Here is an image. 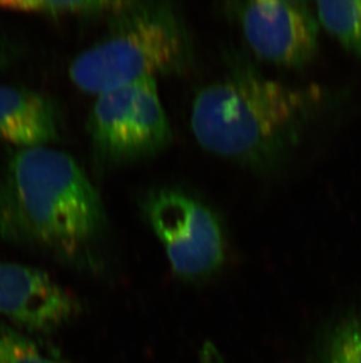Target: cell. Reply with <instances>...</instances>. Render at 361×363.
I'll return each mask as SVG.
<instances>
[{
	"instance_id": "277c9868",
	"label": "cell",
	"mask_w": 361,
	"mask_h": 363,
	"mask_svg": "<svg viewBox=\"0 0 361 363\" xmlns=\"http://www.w3.org/2000/svg\"><path fill=\"white\" fill-rule=\"evenodd\" d=\"M94 160L116 167L151 158L173 141L156 79L128 84L96 96L87 121Z\"/></svg>"
},
{
	"instance_id": "52a82bcc",
	"label": "cell",
	"mask_w": 361,
	"mask_h": 363,
	"mask_svg": "<svg viewBox=\"0 0 361 363\" xmlns=\"http://www.w3.org/2000/svg\"><path fill=\"white\" fill-rule=\"evenodd\" d=\"M76 312L69 291L46 272L13 262H0V314L35 332H48Z\"/></svg>"
},
{
	"instance_id": "30bf717a",
	"label": "cell",
	"mask_w": 361,
	"mask_h": 363,
	"mask_svg": "<svg viewBox=\"0 0 361 363\" xmlns=\"http://www.w3.org/2000/svg\"><path fill=\"white\" fill-rule=\"evenodd\" d=\"M316 14L323 28L361 60V0L318 1Z\"/></svg>"
},
{
	"instance_id": "4fadbf2b",
	"label": "cell",
	"mask_w": 361,
	"mask_h": 363,
	"mask_svg": "<svg viewBox=\"0 0 361 363\" xmlns=\"http://www.w3.org/2000/svg\"><path fill=\"white\" fill-rule=\"evenodd\" d=\"M4 65H5V55L0 51V69H3Z\"/></svg>"
},
{
	"instance_id": "6da1fadb",
	"label": "cell",
	"mask_w": 361,
	"mask_h": 363,
	"mask_svg": "<svg viewBox=\"0 0 361 363\" xmlns=\"http://www.w3.org/2000/svg\"><path fill=\"white\" fill-rule=\"evenodd\" d=\"M107 216L98 189L65 152L19 148L0 171V237L81 257L103 237Z\"/></svg>"
},
{
	"instance_id": "7a4b0ae2",
	"label": "cell",
	"mask_w": 361,
	"mask_h": 363,
	"mask_svg": "<svg viewBox=\"0 0 361 363\" xmlns=\"http://www.w3.org/2000/svg\"><path fill=\"white\" fill-rule=\"evenodd\" d=\"M317 104L314 87H292L237 67L200 89L191 107V130L209 153L265 172L296 145Z\"/></svg>"
},
{
	"instance_id": "5b68a950",
	"label": "cell",
	"mask_w": 361,
	"mask_h": 363,
	"mask_svg": "<svg viewBox=\"0 0 361 363\" xmlns=\"http://www.w3.org/2000/svg\"><path fill=\"white\" fill-rule=\"evenodd\" d=\"M142 209L180 278H205L224 262V233L205 202L180 189H159L144 196Z\"/></svg>"
},
{
	"instance_id": "8fae6325",
	"label": "cell",
	"mask_w": 361,
	"mask_h": 363,
	"mask_svg": "<svg viewBox=\"0 0 361 363\" xmlns=\"http://www.w3.org/2000/svg\"><path fill=\"white\" fill-rule=\"evenodd\" d=\"M126 1H47V0H8L0 1V7L11 11L42 14V16H89L109 13L119 10Z\"/></svg>"
},
{
	"instance_id": "7c38bea8",
	"label": "cell",
	"mask_w": 361,
	"mask_h": 363,
	"mask_svg": "<svg viewBox=\"0 0 361 363\" xmlns=\"http://www.w3.org/2000/svg\"><path fill=\"white\" fill-rule=\"evenodd\" d=\"M0 363H69L52 355L23 333L0 323Z\"/></svg>"
},
{
	"instance_id": "8992f818",
	"label": "cell",
	"mask_w": 361,
	"mask_h": 363,
	"mask_svg": "<svg viewBox=\"0 0 361 363\" xmlns=\"http://www.w3.org/2000/svg\"><path fill=\"white\" fill-rule=\"evenodd\" d=\"M235 6L244 38L259 59L287 67L314 60L319 21L306 3L255 0Z\"/></svg>"
},
{
	"instance_id": "3957f363",
	"label": "cell",
	"mask_w": 361,
	"mask_h": 363,
	"mask_svg": "<svg viewBox=\"0 0 361 363\" xmlns=\"http://www.w3.org/2000/svg\"><path fill=\"white\" fill-rule=\"evenodd\" d=\"M193 57L190 35L171 4L126 1L110 14L106 33L73 60L69 77L82 92L99 96L140 80L180 74Z\"/></svg>"
},
{
	"instance_id": "9c48e42d",
	"label": "cell",
	"mask_w": 361,
	"mask_h": 363,
	"mask_svg": "<svg viewBox=\"0 0 361 363\" xmlns=\"http://www.w3.org/2000/svg\"><path fill=\"white\" fill-rule=\"evenodd\" d=\"M311 363H361V306L334 313L314 336Z\"/></svg>"
},
{
	"instance_id": "ba28073f",
	"label": "cell",
	"mask_w": 361,
	"mask_h": 363,
	"mask_svg": "<svg viewBox=\"0 0 361 363\" xmlns=\"http://www.w3.org/2000/svg\"><path fill=\"white\" fill-rule=\"evenodd\" d=\"M60 113L47 96L0 85V140L19 148L45 147L58 140Z\"/></svg>"
}]
</instances>
